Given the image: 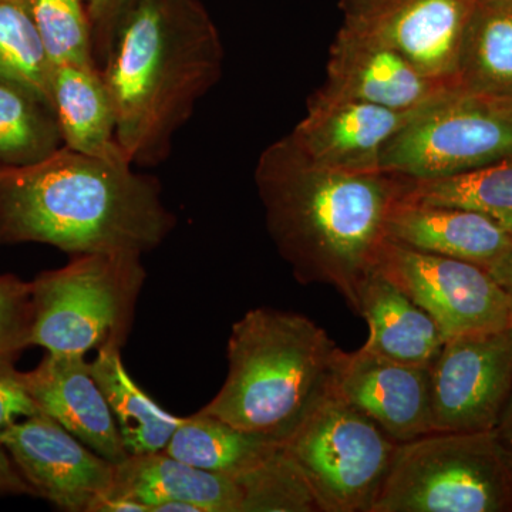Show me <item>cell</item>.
I'll return each mask as SVG.
<instances>
[{"label":"cell","mask_w":512,"mask_h":512,"mask_svg":"<svg viewBox=\"0 0 512 512\" xmlns=\"http://www.w3.org/2000/svg\"><path fill=\"white\" fill-rule=\"evenodd\" d=\"M510 156L508 107L456 86L414 111L383 147L379 168L412 181H430Z\"/></svg>","instance_id":"obj_8"},{"label":"cell","mask_w":512,"mask_h":512,"mask_svg":"<svg viewBox=\"0 0 512 512\" xmlns=\"http://www.w3.org/2000/svg\"><path fill=\"white\" fill-rule=\"evenodd\" d=\"M414 111L387 109L320 89L289 137L303 156L322 167L355 173L382 171L383 147Z\"/></svg>","instance_id":"obj_13"},{"label":"cell","mask_w":512,"mask_h":512,"mask_svg":"<svg viewBox=\"0 0 512 512\" xmlns=\"http://www.w3.org/2000/svg\"><path fill=\"white\" fill-rule=\"evenodd\" d=\"M476 0H340V28L392 47L430 79L457 86Z\"/></svg>","instance_id":"obj_11"},{"label":"cell","mask_w":512,"mask_h":512,"mask_svg":"<svg viewBox=\"0 0 512 512\" xmlns=\"http://www.w3.org/2000/svg\"><path fill=\"white\" fill-rule=\"evenodd\" d=\"M488 271L497 279L498 284L503 286L508 299H510L512 309V251Z\"/></svg>","instance_id":"obj_33"},{"label":"cell","mask_w":512,"mask_h":512,"mask_svg":"<svg viewBox=\"0 0 512 512\" xmlns=\"http://www.w3.org/2000/svg\"><path fill=\"white\" fill-rule=\"evenodd\" d=\"M32 282L0 275V366L15 365L32 348Z\"/></svg>","instance_id":"obj_29"},{"label":"cell","mask_w":512,"mask_h":512,"mask_svg":"<svg viewBox=\"0 0 512 512\" xmlns=\"http://www.w3.org/2000/svg\"><path fill=\"white\" fill-rule=\"evenodd\" d=\"M86 357L46 353L35 369L20 376L43 413L99 456L119 464L128 453Z\"/></svg>","instance_id":"obj_16"},{"label":"cell","mask_w":512,"mask_h":512,"mask_svg":"<svg viewBox=\"0 0 512 512\" xmlns=\"http://www.w3.org/2000/svg\"><path fill=\"white\" fill-rule=\"evenodd\" d=\"M282 444L200 410L183 417L163 451L201 470L241 476L264 463Z\"/></svg>","instance_id":"obj_23"},{"label":"cell","mask_w":512,"mask_h":512,"mask_svg":"<svg viewBox=\"0 0 512 512\" xmlns=\"http://www.w3.org/2000/svg\"><path fill=\"white\" fill-rule=\"evenodd\" d=\"M36 497L35 491L23 478L6 448L0 443V497Z\"/></svg>","instance_id":"obj_32"},{"label":"cell","mask_w":512,"mask_h":512,"mask_svg":"<svg viewBox=\"0 0 512 512\" xmlns=\"http://www.w3.org/2000/svg\"><path fill=\"white\" fill-rule=\"evenodd\" d=\"M127 160L60 147L0 174V247L45 244L70 256L154 251L177 225L153 175Z\"/></svg>","instance_id":"obj_2"},{"label":"cell","mask_w":512,"mask_h":512,"mask_svg":"<svg viewBox=\"0 0 512 512\" xmlns=\"http://www.w3.org/2000/svg\"><path fill=\"white\" fill-rule=\"evenodd\" d=\"M36 497L67 512H90L111 490L116 464L99 456L45 413L18 421L0 434Z\"/></svg>","instance_id":"obj_12"},{"label":"cell","mask_w":512,"mask_h":512,"mask_svg":"<svg viewBox=\"0 0 512 512\" xmlns=\"http://www.w3.org/2000/svg\"><path fill=\"white\" fill-rule=\"evenodd\" d=\"M43 413L26 389L15 365L0 366V434L28 417Z\"/></svg>","instance_id":"obj_30"},{"label":"cell","mask_w":512,"mask_h":512,"mask_svg":"<svg viewBox=\"0 0 512 512\" xmlns=\"http://www.w3.org/2000/svg\"><path fill=\"white\" fill-rule=\"evenodd\" d=\"M335 392L397 443L434 433L430 367L394 362L365 348L342 350Z\"/></svg>","instance_id":"obj_14"},{"label":"cell","mask_w":512,"mask_h":512,"mask_svg":"<svg viewBox=\"0 0 512 512\" xmlns=\"http://www.w3.org/2000/svg\"><path fill=\"white\" fill-rule=\"evenodd\" d=\"M30 3L53 67L96 63L86 0H30Z\"/></svg>","instance_id":"obj_28"},{"label":"cell","mask_w":512,"mask_h":512,"mask_svg":"<svg viewBox=\"0 0 512 512\" xmlns=\"http://www.w3.org/2000/svg\"><path fill=\"white\" fill-rule=\"evenodd\" d=\"M325 92L399 111L420 109L451 89L392 47L340 28L329 50Z\"/></svg>","instance_id":"obj_15"},{"label":"cell","mask_w":512,"mask_h":512,"mask_svg":"<svg viewBox=\"0 0 512 512\" xmlns=\"http://www.w3.org/2000/svg\"><path fill=\"white\" fill-rule=\"evenodd\" d=\"M90 370L109 403L128 456L163 451L183 417L165 412L134 382L121 359V349L99 350Z\"/></svg>","instance_id":"obj_22"},{"label":"cell","mask_w":512,"mask_h":512,"mask_svg":"<svg viewBox=\"0 0 512 512\" xmlns=\"http://www.w3.org/2000/svg\"><path fill=\"white\" fill-rule=\"evenodd\" d=\"M106 495L138 501L148 512L167 501H185L200 512H244V490L237 477L201 470L164 451L128 456L116 464Z\"/></svg>","instance_id":"obj_18"},{"label":"cell","mask_w":512,"mask_h":512,"mask_svg":"<svg viewBox=\"0 0 512 512\" xmlns=\"http://www.w3.org/2000/svg\"><path fill=\"white\" fill-rule=\"evenodd\" d=\"M235 477L244 490V512H323L284 444L264 463Z\"/></svg>","instance_id":"obj_27"},{"label":"cell","mask_w":512,"mask_h":512,"mask_svg":"<svg viewBox=\"0 0 512 512\" xmlns=\"http://www.w3.org/2000/svg\"><path fill=\"white\" fill-rule=\"evenodd\" d=\"M63 147L47 101L0 79V174L40 163Z\"/></svg>","instance_id":"obj_24"},{"label":"cell","mask_w":512,"mask_h":512,"mask_svg":"<svg viewBox=\"0 0 512 512\" xmlns=\"http://www.w3.org/2000/svg\"><path fill=\"white\" fill-rule=\"evenodd\" d=\"M430 382L434 433L494 430L512 393V326L446 340Z\"/></svg>","instance_id":"obj_10"},{"label":"cell","mask_w":512,"mask_h":512,"mask_svg":"<svg viewBox=\"0 0 512 512\" xmlns=\"http://www.w3.org/2000/svg\"><path fill=\"white\" fill-rule=\"evenodd\" d=\"M52 107L64 147L87 156L128 161L117 141L109 87L96 63L53 67Z\"/></svg>","instance_id":"obj_20"},{"label":"cell","mask_w":512,"mask_h":512,"mask_svg":"<svg viewBox=\"0 0 512 512\" xmlns=\"http://www.w3.org/2000/svg\"><path fill=\"white\" fill-rule=\"evenodd\" d=\"M256 190L266 228L303 285H330L357 313L359 293L386 241V224L409 178L312 163L291 137L262 151Z\"/></svg>","instance_id":"obj_1"},{"label":"cell","mask_w":512,"mask_h":512,"mask_svg":"<svg viewBox=\"0 0 512 512\" xmlns=\"http://www.w3.org/2000/svg\"><path fill=\"white\" fill-rule=\"evenodd\" d=\"M224 56L200 0H141L124 16L100 72L131 164L157 167L170 157L175 134L220 82Z\"/></svg>","instance_id":"obj_3"},{"label":"cell","mask_w":512,"mask_h":512,"mask_svg":"<svg viewBox=\"0 0 512 512\" xmlns=\"http://www.w3.org/2000/svg\"><path fill=\"white\" fill-rule=\"evenodd\" d=\"M501 101H503L505 106H507L508 110H510L512 113V99H505V100H501Z\"/></svg>","instance_id":"obj_35"},{"label":"cell","mask_w":512,"mask_h":512,"mask_svg":"<svg viewBox=\"0 0 512 512\" xmlns=\"http://www.w3.org/2000/svg\"><path fill=\"white\" fill-rule=\"evenodd\" d=\"M404 197L478 212L512 237V156L453 177L410 180Z\"/></svg>","instance_id":"obj_25"},{"label":"cell","mask_w":512,"mask_h":512,"mask_svg":"<svg viewBox=\"0 0 512 512\" xmlns=\"http://www.w3.org/2000/svg\"><path fill=\"white\" fill-rule=\"evenodd\" d=\"M399 444L335 390L284 441L323 512H372Z\"/></svg>","instance_id":"obj_7"},{"label":"cell","mask_w":512,"mask_h":512,"mask_svg":"<svg viewBox=\"0 0 512 512\" xmlns=\"http://www.w3.org/2000/svg\"><path fill=\"white\" fill-rule=\"evenodd\" d=\"M136 252L70 256L32 281V346L56 355L121 349L147 272Z\"/></svg>","instance_id":"obj_5"},{"label":"cell","mask_w":512,"mask_h":512,"mask_svg":"<svg viewBox=\"0 0 512 512\" xmlns=\"http://www.w3.org/2000/svg\"><path fill=\"white\" fill-rule=\"evenodd\" d=\"M457 86L512 99V0H476L458 60Z\"/></svg>","instance_id":"obj_21"},{"label":"cell","mask_w":512,"mask_h":512,"mask_svg":"<svg viewBox=\"0 0 512 512\" xmlns=\"http://www.w3.org/2000/svg\"><path fill=\"white\" fill-rule=\"evenodd\" d=\"M386 237L406 247L491 269L512 251V237L478 212L400 198Z\"/></svg>","instance_id":"obj_17"},{"label":"cell","mask_w":512,"mask_h":512,"mask_svg":"<svg viewBox=\"0 0 512 512\" xmlns=\"http://www.w3.org/2000/svg\"><path fill=\"white\" fill-rule=\"evenodd\" d=\"M372 512H512V451L495 430L400 443Z\"/></svg>","instance_id":"obj_6"},{"label":"cell","mask_w":512,"mask_h":512,"mask_svg":"<svg viewBox=\"0 0 512 512\" xmlns=\"http://www.w3.org/2000/svg\"><path fill=\"white\" fill-rule=\"evenodd\" d=\"M369 325L363 348L394 362L431 367L446 339L429 313L373 269L359 293V309Z\"/></svg>","instance_id":"obj_19"},{"label":"cell","mask_w":512,"mask_h":512,"mask_svg":"<svg viewBox=\"0 0 512 512\" xmlns=\"http://www.w3.org/2000/svg\"><path fill=\"white\" fill-rule=\"evenodd\" d=\"M52 73L30 0H0V79L52 106Z\"/></svg>","instance_id":"obj_26"},{"label":"cell","mask_w":512,"mask_h":512,"mask_svg":"<svg viewBox=\"0 0 512 512\" xmlns=\"http://www.w3.org/2000/svg\"><path fill=\"white\" fill-rule=\"evenodd\" d=\"M494 430L505 446L512 451V393Z\"/></svg>","instance_id":"obj_34"},{"label":"cell","mask_w":512,"mask_h":512,"mask_svg":"<svg viewBox=\"0 0 512 512\" xmlns=\"http://www.w3.org/2000/svg\"><path fill=\"white\" fill-rule=\"evenodd\" d=\"M92 20L94 59L97 66L109 52L114 33L131 9L141 0H86Z\"/></svg>","instance_id":"obj_31"},{"label":"cell","mask_w":512,"mask_h":512,"mask_svg":"<svg viewBox=\"0 0 512 512\" xmlns=\"http://www.w3.org/2000/svg\"><path fill=\"white\" fill-rule=\"evenodd\" d=\"M375 269L429 313L446 340L512 326L510 299L483 266L386 239Z\"/></svg>","instance_id":"obj_9"},{"label":"cell","mask_w":512,"mask_h":512,"mask_svg":"<svg viewBox=\"0 0 512 512\" xmlns=\"http://www.w3.org/2000/svg\"><path fill=\"white\" fill-rule=\"evenodd\" d=\"M340 352L301 313L251 309L232 325L227 379L201 412L284 443L335 390Z\"/></svg>","instance_id":"obj_4"}]
</instances>
